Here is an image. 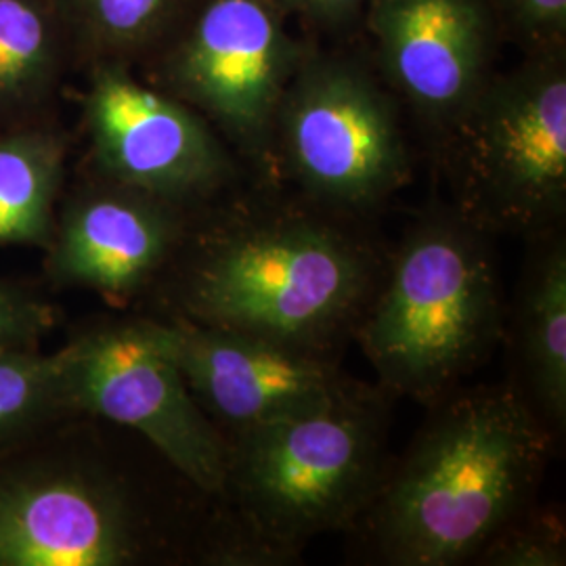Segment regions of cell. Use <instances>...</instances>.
Returning <instances> with one entry per match:
<instances>
[{
	"instance_id": "2e32d148",
	"label": "cell",
	"mask_w": 566,
	"mask_h": 566,
	"mask_svg": "<svg viewBox=\"0 0 566 566\" xmlns=\"http://www.w3.org/2000/svg\"><path fill=\"white\" fill-rule=\"evenodd\" d=\"M74 135L55 120L0 133V250H44L72 172Z\"/></svg>"
},
{
	"instance_id": "5b68a950",
	"label": "cell",
	"mask_w": 566,
	"mask_h": 566,
	"mask_svg": "<svg viewBox=\"0 0 566 566\" xmlns=\"http://www.w3.org/2000/svg\"><path fill=\"white\" fill-rule=\"evenodd\" d=\"M491 235L455 208L407 229L355 327L388 395L434 405L485 361L504 334Z\"/></svg>"
},
{
	"instance_id": "7a4b0ae2",
	"label": "cell",
	"mask_w": 566,
	"mask_h": 566,
	"mask_svg": "<svg viewBox=\"0 0 566 566\" xmlns=\"http://www.w3.org/2000/svg\"><path fill=\"white\" fill-rule=\"evenodd\" d=\"M430 407L357 523L386 565L474 560L544 479L554 432L518 386L453 390Z\"/></svg>"
},
{
	"instance_id": "5bb4252c",
	"label": "cell",
	"mask_w": 566,
	"mask_h": 566,
	"mask_svg": "<svg viewBox=\"0 0 566 566\" xmlns=\"http://www.w3.org/2000/svg\"><path fill=\"white\" fill-rule=\"evenodd\" d=\"M535 240L514 303L521 392L554 432L566 424V242L558 227Z\"/></svg>"
},
{
	"instance_id": "3957f363",
	"label": "cell",
	"mask_w": 566,
	"mask_h": 566,
	"mask_svg": "<svg viewBox=\"0 0 566 566\" xmlns=\"http://www.w3.org/2000/svg\"><path fill=\"white\" fill-rule=\"evenodd\" d=\"M206 528L102 420L70 416L0 449V566L202 563Z\"/></svg>"
},
{
	"instance_id": "30bf717a",
	"label": "cell",
	"mask_w": 566,
	"mask_h": 566,
	"mask_svg": "<svg viewBox=\"0 0 566 566\" xmlns=\"http://www.w3.org/2000/svg\"><path fill=\"white\" fill-rule=\"evenodd\" d=\"M118 61L88 65L78 95L84 154L105 179L202 212L235 181L238 166L214 126Z\"/></svg>"
},
{
	"instance_id": "4fadbf2b",
	"label": "cell",
	"mask_w": 566,
	"mask_h": 566,
	"mask_svg": "<svg viewBox=\"0 0 566 566\" xmlns=\"http://www.w3.org/2000/svg\"><path fill=\"white\" fill-rule=\"evenodd\" d=\"M364 15L386 84L443 142L495 76L489 0H369Z\"/></svg>"
},
{
	"instance_id": "44dd1931",
	"label": "cell",
	"mask_w": 566,
	"mask_h": 566,
	"mask_svg": "<svg viewBox=\"0 0 566 566\" xmlns=\"http://www.w3.org/2000/svg\"><path fill=\"white\" fill-rule=\"evenodd\" d=\"M502 34L528 53L566 49V0H489Z\"/></svg>"
},
{
	"instance_id": "7402d4cb",
	"label": "cell",
	"mask_w": 566,
	"mask_h": 566,
	"mask_svg": "<svg viewBox=\"0 0 566 566\" xmlns=\"http://www.w3.org/2000/svg\"><path fill=\"white\" fill-rule=\"evenodd\" d=\"M283 15H296L319 28H343L365 13L369 0H273Z\"/></svg>"
},
{
	"instance_id": "8fae6325",
	"label": "cell",
	"mask_w": 566,
	"mask_h": 566,
	"mask_svg": "<svg viewBox=\"0 0 566 566\" xmlns=\"http://www.w3.org/2000/svg\"><path fill=\"white\" fill-rule=\"evenodd\" d=\"M198 214L76 163L42 250V283L93 292L114 308L142 306Z\"/></svg>"
},
{
	"instance_id": "8992f818",
	"label": "cell",
	"mask_w": 566,
	"mask_h": 566,
	"mask_svg": "<svg viewBox=\"0 0 566 566\" xmlns=\"http://www.w3.org/2000/svg\"><path fill=\"white\" fill-rule=\"evenodd\" d=\"M455 210L493 233L542 235L566 210V49L495 74L439 143Z\"/></svg>"
},
{
	"instance_id": "ffe728a7",
	"label": "cell",
	"mask_w": 566,
	"mask_h": 566,
	"mask_svg": "<svg viewBox=\"0 0 566 566\" xmlns=\"http://www.w3.org/2000/svg\"><path fill=\"white\" fill-rule=\"evenodd\" d=\"M481 565L563 566L566 563L565 528L549 516L521 514L495 533L474 556Z\"/></svg>"
},
{
	"instance_id": "d6986e66",
	"label": "cell",
	"mask_w": 566,
	"mask_h": 566,
	"mask_svg": "<svg viewBox=\"0 0 566 566\" xmlns=\"http://www.w3.org/2000/svg\"><path fill=\"white\" fill-rule=\"evenodd\" d=\"M60 319L44 283L0 277V348H42Z\"/></svg>"
},
{
	"instance_id": "ba28073f",
	"label": "cell",
	"mask_w": 566,
	"mask_h": 566,
	"mask_svg": "<svg viewBox=\"0 0 566 566\" xmlns=\"http://www.w3.org/2000/svg\"><path fill=\"white\" fill-rule=\"evenodd\" d=\"M57 353L74 416L133 432L203 497L219 500L229 446L191 397L147 313L82 319Z\"/></svg>"
},
{
	"instance_id": "7c38bea8",
	"label": "cell",
	"mask_w": 566,
	"mask_h": 566,
	"mask_svg": "<svg viewBox=\"0 0 566 566\" xmlns=\"http://www.w3.org/2000/svg\"><path fill=\"white\" fill-rule=\"evenodd\" d=\"M149 317L191 397L224 441L313 409L355 382L344 374L338 353L177 317Z\"/></svg>"
},
{
	"instance_id": "e0dca14e",
	"label": "cell",
	"mask_w": 566,
	"mask_h": 566,
	"mask_svg": "<svg viewBox=\"0 0 566 566\" xmlns=\"http://www.w3.org/2000/svg\"><path fill=\"white\" fill-rule=\"evenodd\" d=\"M198 0H55L76 72L99 61L142 67L156 57Z\"/></svg>"
},
{
	"instance_id": "52a82bcc",
	"label": "cell",
	"mask_w": 566,
	"mask_h": 566,
	"mask_svg": "<svg viewBox=\"0 0 566 566\" xmlns=\"http://www.w3.org/2000/svg\"><path fill=\"white\" fill-rule=\"evenodd\" d=\"M273 158L338 214L374 210L411 177L399 107L359 61L308 51L283 93Z\"/></svg>"
},
{
	"instance_id": "9c48e42d",
	"label": "cell",
	"mask_w": 566,
	"mask_h": 566,
	"mask_svg": "<svg viewBox=\"0 0 566 566\" xmlns=\"http://www.w3.org/2000/svg\"><path fill=\"white\" fill-rule=\"evenodd\" d=\"M308 49L273 0H198L181 30L142 65L256 164L273 160L275 116Z\"/></svg>"
},
{
	"instance_id": "9a60e30c",
	"label": "cell",
	"mask_w": 566,
	"mask_h": 566,
	"mask_svg": "<svg viewBox=\"0 0 566 566\" xmlns=\"http://www.w3.org/2000/svg\"><path fill=\"white\" fill-rule=\"evenodd\" d=\"M76 61L55 0H0V133L60 118Z\"/></svg>"
},
{
	"instance_id": "ac0fdd59",
	"label": "cell",
	"mask_w": 566,
	"mask_h": 566,
	"mask_svg": "<svg viewBox=\"0 0 566 566\" xmlns=\"http://www.w3.org/2000/svg\"><path fill=\"white\" fill-rule=\"evenodd\" d=\"M70 416L57 350L0 348V449Z\"/></svg>"
},
{
	"instance_id": "277c9868",
	"label": "cell",
	"mask_w": 566,
	"mask_h": 566,
	"mask_svg": "<svg viewBox=\"0 0 566 566\" xmlns=\"http://www.w3.org/2000/svg\"><path fill=\"white\" fill-rule=\"evenodd\" d=\"M386 432L388 392L355 380L325 403L227 439L203 565L290 563L313 537L357 525L390 462Z\"/></svg>"
},
{
	"instance_id": "6da1fadb",
	"label": "cell",
	"mask_w": 566,
	"mask_h": 566,
	"mask_svg": "<svg viewBox=\"0 0 566 566\" xmlns=\"http://www.w3.org/2000/svg\"><path fill=\"white\" fill-rule=\"evenodd\" d=\"M340 217L322 206L217 202L137 311L338 353L388 263Z\"/></svg>"
}]
</instances>
